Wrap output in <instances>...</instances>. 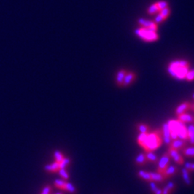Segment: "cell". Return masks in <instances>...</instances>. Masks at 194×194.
<instances>
[{
  "instance_id": "1",
  "label": "cell",
  "mask_w": 194,
  "mask_h": 194,
  "mask_svg": "<svg viewBox=\"0 0 194 194\" xmlns=\"http://www.w3.org/2000/svg\"><path fill=\"white\" fill-rule=\"evenodd\" d=\"M189 62L186 60H176L170 62L168 67V73L177 79H184L188 71Z\"/></svg>"
},
{
  "instance_id": "2",
  "label": "cell",
  "mask_w": 194,
  "mask_h": 194,
  "mask_svg": "<svg viewBox=\"0 0 194 194\" xmlns=\"http://www.w3.org/2000/svg\"><path fill=\"white\" fill-rule=\"evenodd\" d=\"M167 123L170 129L171 139L175 140L177 139V138H179L184 141L188 140V131L185 123L179 121V120H170Z\"/></svg>"
},
{
  "instance_id": "3",
  "label": "cell",
  "mask_w": 194,
  "mask_h": 194,
  "mask_svg": "<svg viewBox=\"0 0 194 194\" xmlns=\"http://www.w3.org/2000/svg\"><path fill=\"white\" fill-rule=\"evenodd\" d=\"M162 133L159 131L147 133V136L145 138L144 141L141 143V147L144 148L146 151H152L159 148L162 145V138L160 136Z\"/></svg>"
},
{
  "instance_id": "4",
  "label": "cell",
  "mask_w": 194,
  "mask_h": 194,
  "mask_svg": "<svg viewBox=\"0 0 194 194\" xmlns=\"http://www.w3.org/2000/svg\"><path fill=\"white\" fill-rule=\"evenodd\" d=\"M135 34L145 41H155L159 39V35L154 30L141 27V28L135 30Z\"/></svg>"
},
{
  "instance_id": "5",
  "label": "cell",
  "mask_w": 194,
  "mask_h": 194,
  "mask_svg": "<svg viewBox=\"0 0 194 194\" xmlns=\"http://www.w3.org/2000/svg\"><path fill=\"white\" fill-rule=\"evenodd\" d=\"M170 163V155L168 152L163 154V155L162 156V158L159 161V165H158V172L163 174L164 172V171L168 168V165Z\"/></svg>"
},
{
  "instance_id": "6",
  "label": "cell",
  "mask_w": 194,
  "mask_h": 194,
  "mask_svg": "<svg viewBox=\"0 0 194 194\" xmlns=\"http://www.w3.org/2000/svg\"><path fill=\"white\" fill-rule=\"evenodd\" d=\"M138 24L140 26L143 27V28H149V29L154 30L157 32V29H158V24H156L155 21H151V20H146V19H139L138 20Z\"/></svg>"
},
{
  "instance_id": "7",
  "label": "cell",
  "mask_w": 194,
  "mask_h": 194,
  "mask_svg": "<svg viewBox=\"0 0 194 194\" xmlns=\"http://www.w3.org/2000/svg\"><path fill=\"white\" fill-rule=\"evenodd\" d=\"M168 152L169 154L170 157H171L176 163H178L179 165H182L184 163V159L182 158V156L179 155L178 150H176V149H173L171 147H169Z\"/></svg>"
},
{
  "instance_id": "8",
  "label": "cell",
  "mask_w": 194,
  "mask_h": 194,
  "mask_svg": "<svg viewBox=\"0 0 194 194\" xmlns=\"http://www.w3.org/2000/svg\"><path fill=\"white\" fill-rule=\"evenodd\" d=\"M162 136H163V141H164L165 144L170 145L171 141V138L170 129H169L168 123L163 124V125Z\"/></svg>"
},
{
  "instance_id": "9",
  "label": "cell",
  "mask_w": 194,
  "mask_h": 194,
  "mask_svg": "<svg viewBox=\"0 0 194 194\" xmlns=\"http://www.w3.org/2000/svg\"><path fill=\"white\" fill-rule=\"evenodd\" d=\"M44 169L49 173H57V172H58L59 169H60V166H59L58 163L55 161L51 164L45 165Z\"/></svg>"
},
{
  "instance_id": "10",
  "label": "cell",
  "mask_w": 194,
  "mask_h": 194,
  "mask_svg": "<svg viewBox=\"0 0 194 194\" xmlns=\"http://www.w3.org/2000/svg\"><path fill=\"white\" fill-rule=\"evenodd\" d=\"M177 117H178V120L183 123H194V117L190 114L184 112L182 114L178 115Z\"/></svg>"
},
{
  "instance_id": "11",
  "label": "cell",
  "mask_w": 194,
  "mask_h": 194,
  "mask_svg": "<svg viewBox=\"0 0 194 194\" xmlns=\"http://www.w3.org/2000/svg\"><path fill=\"white\" fill-rule=\"evenodd\" d=\"M186 146V141L182 140V139H175L173 140V141H171L170 143V147L173 148V149H176V150H180V149H183L184 147Z\"/></svg>"
},
{
  "instance_id": "12",
  "label": "cell",
  "mask_w": 194,
  "mask_h": 194,
  "mask_svg": "<svg viewBox=\"0 0 194 194\" xmlns=\"http://www.w3.org/2000/svg\"><path fill=\"white\" fill-rule=\"evenodd\" d=\"M135 74L133 73V72H129V73H127L125 74V76L123 80V84L122 86L124 87H127V86L130 85L133 82V80L135 79Z\"/></svg>"
},
{
  "instance_id": "13",
  "label": "cell",
  "mask_w": 194,
  "mask_h": 194,
  "mask_svg": "<svg viewBox=\"0 0 194 194\" xmlns=\"http://www.w3.org/2000/svg\"><path fill=\"white\" fill-rule=\"evenodd\" d=\"M177 170H178V168H177L176 166L171 165V166L168 167V168L164 171V172L163 173V175L165 178L167 179L168 177L171 176H173V175L176 173Z\"/></svg>"
},
{
  "instance_id": "14",
  "label": "cell",
  "mask_w": 194,
  "mask_h": 194,
  "mask_svg": "<svg viewBox=\"0 0 194 194\" xmlns=\"http://www.w3.org/2000/svg\"><path fill=\"white\" fill-rule=\"evenodd\" d=\"M125 74H126V71L125 69H121L117 72V76H116V82L118 86H122L124 78L125 76Z\"/></svg>"
},
{
  "instance_id": "15",
  "label": "cell",
  "mask_w": 194,
  "mask_h": 194,
  "mask_svg": "<svg viewBox=\"0 0 194 194\" xmlns=\"http://www.w3.org/2000/svg\"><path fill=\"white\" fill-rule=\"evenodd\" d=\"M189 108H190V104L188 103V102L182 103L181 104H179L176 108V114L177 116L179 114H182V113L185 112L186 110H188Z\"/></svg>"
},
{
  "instance_id": "16",
  "label": "cell",
  "mask_w": 194,
  "mask_h": 194,
  "mask_svg": "<svg viewBox=\"0 0 194 194\" xmlns=\"http://www.w3.org/2000/svg\"><path fill=\"white\" fill-rule=\"evenodd\" d=\"M150 177H151V180L152 181H155V182H163L164 181L166 178L164 177V176L161 173H159V172H150Z\"/></svg>"
},
{
  "instance_id": "17",
  "label": "cell",
  "mask_w": 194,
  "mask_h": 194,
  "mask_svg": "<svg viewBox=\"0 0 194 194\" xmlns=\"http://www.w3.org/2000/svg\"><path fill=\"white\" fill-rule=\"evenodd\" d=\"M188 131V140L191 145H194V125L190 124L187 128Z\"/></svg>"
},
{
  "instance_id": "18",
  "label": "cell",
  "mask_w": 194,
  "mask_h": 194,
  "mask_svg": "<svg viewBox=\"0 0 194 194\" xmlns=\"http://www.w3.org/2000/svg\"><path fill=\"white\" fill-rule=\"evenodd\" d=\"M175 188H176V184L172 181H170L163 189V194H171L174 191Z\"/></svg>"
},
{
  "instance_id": "19",
  "label": "cell",
  "mask_w": 194,
  "mask_h": 194,
  "mask_svg": "<svg viewBox=\"0 0 194 194\" xmlns=\"http://www.w3.org/2000/svg\"><path fill=\"white\" fill-rule=\"evenodd\" d=\"M181 172H182V176L183 178H184V180L185 182L188 186H190L192 185V180L191 178H190V176H189V171H188L186 168H182L181 170Z\"/></svg>"
},
{
  "instance_id": "20",
  "label": "cell",
  "mask_w": 194,
  "mask_h": 194,
  "mask_svg": "<svg viewBox=\"0 0 194 194\" xmlns=\"http://www.w3.org/2000/svg\"><path fill=\"white\" fill-rule=\"evenodd\" d=\"M147 158H146V155L145 154L140 153L137 157L135 158V163L138 166H142L147 163Z\"/></svg>"
},
{
  "instance_id": "21",
  "label": "cell",
  "mask_w": 194,
  "mask_h": 194,
  "mask_svg": "<svg viewBox=\"0 0 194 194\" xmlns=\"http://www.w3.org/2000/svg\"><path fill=\"white\" fill-rule=\"evenodd\" d=\"M63 190L68 192V193H70L71 194H75L77 193L76 188L74 186L73 184H71V183L70 182H67V181H66V184H65V187Z\"/></svg>"
},
{
  "instance_id": "22",
  "label": "cell",
  "mask_w": 194,
  "mask_h": 194,
  "mask_svg": "<svg viewBox=\"0 0 194 194\" xmlns=\"http://www.w3.org/2000/svg\"><path fill=\"white\" fill-rule=\"evenodd\" d=\"M138 176L141 179H144L146 181H148V182H150V181H152L151 180V177H150V172H147V171H138Z\"/></svg>"
},
{
  "instance_id": "23",
  "label": "cell",
  "mask_w": 194,
  "mask_h": 194,
  "mask_svg": "<svg viewBox=\"0 0 194 194\" xmlns=\"http://www.w3.org/2000/svg\"><path fill=\"white\" fill-rule=\"evenodd\" d=\"M146 158H147V161H150L151 163H157V162H159L158 156L155 155L152 151H148L147 155H146Z\"/></svg>"
},
{
  "instance_id": "24",
  "label": "cell",
  "mask_w": 194,
  "mask_h": 194,
  "mask_svg": "<svg viewBox=\"0 0 194 194\" xmlns=\"http://www.w3.org/2000/svg\"><path fill=\"white\" fill-rule=\"evenodd\" d=\"M183 154L187 157H194V147H187L183 150Z\"/></svg>"
},
{
  "instance_id": "25",
  "label": "cell",
  "mask_w": 194,
  "mask_h": 194,
  "mask_svg": "<svg viewBox=\"0 0 194 194\" xmlns=\"http://www.w3.org/2000/svg\"><path fill=\"white\" fill-rule=\"evenodd\" d=\"M53 155H54V159H55V161L58 162V163H61L62 160L65 158L64 155L61 152V151H59V150H55L54 151V153H53Z\"/></svg>"
},
{
  "instance_id": "26",
  "label": "cell",
  "mask_w": 194,
  "mask_h": 194,
  "mask_svg": "<svg viewBox=\"0 0 194 194\" xmlns=\"http://www.w3.org/2000/svg\"><path fill=\"white\" fill-rule=\"evenodd\" d=\"M147 12H148V14H150V15H153V14H155V13H158L159 12V10L158 8V7L156 5L155 3H153L152 5H150L149 7V8L147 9Z\"/></svg>"
},
{
  "instance_id": "27",
  "label": "cell",
  "mask_w": 194,
  "mask_h": 194,
  "mask_svg": "<svg viewBox=\"0 0 194 194\" xmlns=\"http://www.w3.org/2000/svg\"><path fill=\"white\" fill-rule=\"evenodd\" d=\"M66 180L65 179H56L55 181H54V186L56 187V188H59V189H64L65 187V184H66Z\"/></svg>"
},
{
  "instance_id": "28",
  "label": "cell",
  "mask_w": 194,
  "mask_h": 194,
  "mask_svg": "<svg viewBox=\"0 0 194 194\" xmlns=\"http://www.w3.org/2000/svg\"><path fill=\"white\" fill-rule=\"evenodd\" d=\"M70 163H71V159L67 157H65L64 159L62 160V162L59 163V166H60V168H66V169Z\"/></svg>"
},
{
  "instance_id": "29",
  "label": "cell",
  "mask_w": 194,
  "mask_h": 194,
  "mask_svg": "<svg viewBox=\"0 0 194 194\" xmlns=\"http://www.w3.org/2000/svg\"><path fill=\"white\" fill-rule=\"evenodd\" d=\"M58 173L60 175V176L62 177L63 179H65V180H67L69 179V177H70L66 168H60L58 171Z\"/></svg>"
},
{
  "instance_id": "30",
  "label": "cell",
  "mask_w": 194,
  "mask_h": 194,
  "mask_svg": "<svg viewBox=\"0 0 194 194\" xmlns=\"http://www.w3.org/2000/svg\"><path fill=\"white\" fill-rule=\"evenodd\" d=\"M156 5H157V7H158V8H159V11H161L162 9L165 8V7H168V3L167 2V1L162 0V1L157 2V3H156Z\"/></svg>"
},
{
  "instance_id": "31",
  "label": "cell",
  "mask_w": 194,
  "mask_h": 194,
  "mask_svg": "<svg viewBox=\"0 0 194 194\" xmlns=\"http://www.w3.org/2000/svg\"><path fill=\"white\" fill-rule=\"evenodd\" d=\"M137 127H138V129L140 131V133H147L149 130V127L144 124H139L137 125Z\"/></svg>"
},
{
  "instance_id": "32",
  "label": "cell",
  "mask_w": 194,
  "mask_h": 194,
  "mask_svg": "<svg viewBox=\"0 0 194 194\" xmlns=\"http://www.w3.org/2000/svg\"><path fill=\"white\" fill-rule=\"evenodd\" d=\"M170 12H171V11L168 7H165V8L162 9L161 11H159V13H160V14H161V15L163 16V17L166 18V19H167V18L169 16V15H170Z\"/></svg>"
},
{
  "instance_id": "33",
  "label": "cell",
  "mask_w": 194,
  "mask_h": 194,
  "mask_svg": "<svg viewBox=\"0 0 194 194\" xmlns=\"http://www.w3.org/2000/svg\"><path fill=\"white\" fill-rule=\"evenodd\" d=\"M52 192V186L48 185L44 186V188L42 189L41 194H50Z\"/></svg>"
},
{
  "instance_id": "34",
  "label": "cell",
  "mask_w": 194,
  "mask_h": 194,
  "mask_svg": "<svg viewBox=\"0 0 194 194\" xmlns=\"http://www.w3.org/2000/svg\"><path fill=\"white\" fill-rule=\"evenodd\" d=\"M165 20H166V18H164L163 15L160 14V13H159L158 15H156L155 18V22L156 24H160V23H162L163 21H164Z\"/></svg>"
},
{
  "instance_id": "35",
  "label": "cell",
  "mask_w": 194,
  "mask_h": 194,
  "mask_svg": "<svg viewBox=\"0 0 194 194\" xmlns=\"http://www.w3.org/2000/svg\"><path fill=\"white\" fill-rule=\"evenodd\" d=\"M185 79L188 81H193L194 79V70L188 71V73H187L185 76Z\"/></svg>"
},
{
  "instance_id": "36",
  "label": "cell",
  "mask_w": 194,
  "mask_h": 194,
  "mask_svg": "<svg viewBox=\"0 0 194 194\" xmlns=\"http://www.w3.org/2000/svg\"><path fill=\"white\" fill-rule=\"evenodd\" d=\"M185 168H186L188 171H194V163H186Z\"/></svg>"
},
{
  "instance_id": "37",
  "label": "cell",
  "mask_w": 194,
  "mask_h": 194,
  "mask_svg": "<svg viewBox=\"0 0 194 194\" xmlns=\"http://www.w3.org/2000/svg\"><path fill=\"white\" fill-rule=\"evenodd\" d=\"M150 189H151V191L153 192H155L156 190V189H157V186H156V185H155V181H150Z\"/></svg>"
},
{
  "instance_id": "38",
  "label": "cell",
  "mask_w": 194,
  "mask_h": 194,
  "mask_svg": "<svg viewBox=\"0 0 194 194\" xmlns=\"http://www.w3.org/2000/svg\"><path fill=\"white\" fill-rule=\"evenodd\" d=\"M154 194H163V189L158 188L154 192Z\"/></svg>"
},
{
  "instance_id": "39",
  "label": "cell",
  "mask_w": 194,
  "mask_h": 194,
  "mask_svg": "<svg viewBox=\"0 0 194 194\" xmlns=\"http://www.w3.org/2000/svg\"><path fill=\"white\" fill-rule=\"evenodd\" d=\"M189 109H191V110H193V111H194V104H190V108H189Z\"/></svg>"
},
{
  "instance_id": "40",
  "label": "cell",
  "mask_w": 194,
  "mask_h": 194,
  "mask_svg": "<svg viewBox=\"0 0 194 194\" xmlns=\"http://www.w3.org/2000/svg\"><path fill=\"white\" fill-rule=\"evenodd\" d=\"M56 194H64V193H58Z\"/></svg>"
},
{
  "instance_id": "41",
  "label": "cell",
  "mask_w": 194,
  "mask_h": 194,
  "mask_svg": "<svg viewBox=\"0 0 194 194\" xmlns=\"http://www.w3.org/2000/svg\"><path fill=\"white\" fill-rule=\"evenodd\" d=\"M193 99H194V93H193Z\"/></svg>"
}]
</instances>
